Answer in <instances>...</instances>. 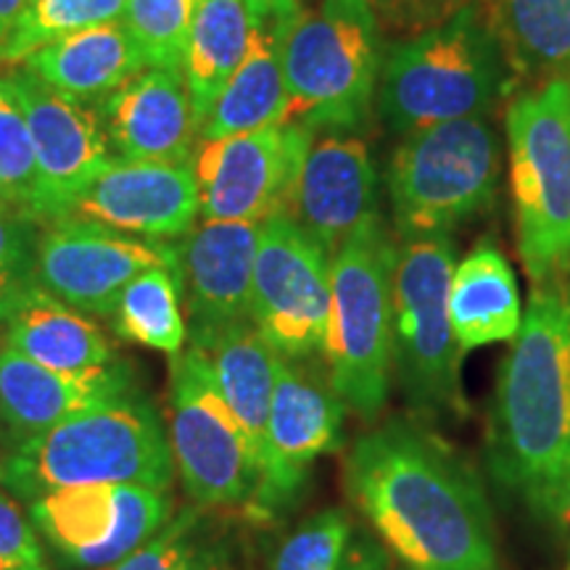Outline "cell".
<instances>
[{"label":"cell","instance_id":"cell-42","mask_svg":"<svg viewBox=\"0 0 570 570\" xmlns=\"http://www.w3.org/2000/svg\"><path fill=\"white\" fill-rule=\"evenodd\" d=\"M568 508H570V502H568Z\"/></svg>","mask_w":570,"mask_h":570},{"label":"cell","instance_id":"cell-4","mask_svg":"<svg viewBox=\"0 0 570 570\" xmlns=\"http://www.w3.org/2000/svg\"><path fill=\"white\" fill-rule=\"evenodd\" d=\"M0 479L27 502L67 487L169 491L175 460L159 412L132 391L13 444Z\"/></svg>","mask_w":570,"mask_h":570},{"label":"cell","instance_id":"cell-22","mask_svg":"<svg viewBox=\"0 0 570 570\" xmlns=\"http://www.w3.org/2000/svg\"><path fill=\"white\" fill-rule=\"evenodd\" d=\"M132 391L135 381L125 362L96 373L69 375L35 365L11 346L0 348V420L9 428L13 444Z\"/></svg>","mask_w":570,"mask_h":570},{"label":"cell","instance_id":"cell-14","mask_svg":"<svg viewBox=\"0 0 570 570\" xmlns=\"http://www.w3.org/2000/svg\"><path fill=\"white\" fill-rule=\"evenodd\" d=\"M154 267L180 269L177 246L75 217L53 219L38 235L35 283L85 315L109 317L127 285Z\"/></svg>","mask_w":570,"mask_h":570},{"label":"cell","instance_id":"cell-1","mask_svg":"<svg viewBox=\"0 0 570 570\" xmlns=\"http://www.w3.org/2000/svg\"><path fill=\"white\" fill-rule=\"evenodd\" d=\"M346 494L410 570H497V533L479 475L417 420L354 441Z\"/></svg>","mask_w":570,"mask_h":570},{"label":"cell","instance_id":"cell-21","mask_svg":"<svg viewBox=\"0 0 570 570\" xmlns=\"http://www.w3.org/2000/svg\"><path fill=\"white\" fill-rule=\"evenodd\" d=\"M119 159L190 164L198 119L180 69H146L96 101Z\"/></svg>","mask_w":570,"mask_h":570},{"label":"cell","instance_id":"cell-26","mask_svg":"<svg viewBox=\"0 0 570 570\" xmlns=\"http://www.w3.org/2000/svg\"><path fill=\"white\" fill-rule=\"evenodd\" d=\"M202 352L209 360L214 381L223 391L227 407L244 425L262 468L269 407H273L283 356L262 338L254 323L233 325L230 331L219 333L217 338L202 346Z\"/></svg>","mask_w":570,"mask_h":570},{"label":"cell","instance_id":"cell-38","mask_svg":"<svg viewBox=\"0 0 570 570\" xmlns=\"http://www.w3.org/2000/svg\"><path fill=\"white\" fill-rule=\"evenodd\" d=\"M338 570H410L370 537H352Z\"/></svg>","mask_w":570,"mask_h":570},{"label":"cell","instance_id":"cell-23","mask_svg":"<svg viewBox=\"0 0 570 570\" xmlns=\"http://www.w3.org/2000/svg\"><path fill=\"white\" fill-rule=\"evenodd\" d=\"M0 325L6 331V346L56 373L82 375L122 362L101 327L38 283L9 306Z\"/></svg>","mask_w":570,"mask_h":570},{"label":"cell","instance_id":"cell-20","mask_svg":"<svg viewBox=\"0 0 570 570\" xmlns=\"http://www.w3.org/2000/svg\"><path fill=\"white\" fill-rule=\"evenodd\" d=\"M304 11L302 0H246V56L206 114L198 140H219L283 125L288 106L283 53Z\"/></svg>","mask_w":570,"mask_h":570},{"label":"cell","instance_id":"cell-34","mask_svg":"<svg viewBox=\"0 0 570 570\" xmlns=\"http://www.w3.org/2000/svg\"><path fill=\"white\" fill-rule=\"evenodd\" d=\"M38 235L32 217L0 204V320L9 312V306L35 285Z\"/></svg>","mask_w":570,"mask_h":570},{"label":"cell","instance_id":"cell-18","mask_svg":"<svg viewBox=\"0 0 570 570\" xmlns=\"http://www.w3.org/2000/svg\"><path fill=\"white\" fill-rule=\"evenodd\" d=\"M377 212V173L356 132H317L298 169L288 217L327 254Z\"/></svg>","mask_w":570,"mask_h":570},{"label":"cell","instance_id":"cell-35","mask_svg":"<svg viewBox=\"0 0 570 570\" xmlns=\"http://www.w3.org/2000/svg\"><path fill=\"white\" fill-rule=\"evenodd\" d=\"M109 570H212L196 531L194 512H180L146 544Z\"/></svg>","mask_w":570,"mask_h":570},{"label":"cell","instance_id":"cell-10","mask_svg":"<svg viewBox=\"0 0 570 570\" xmlns=\"http://www.w3.org/2000/svg\"><path fill=\"white\" fill-rule=\"evenodd\" d=\"M169 449L194 502L204 508L254 502L262 483L259 458L196 346L173 356Z\"/></svg>","mask_w":570,"mask_h":570},{"label":"cell","instance_id":"cell-9","mask_svg":"<svg viewBox=\"0 0 570 570\" xmlns=\"http://www.w3.org/2000/svg\"><path fill=\"white\" fill-rule=\"evenodd\" d=\"M449 233L417 235L399 244L394 267L391 362L399 391L420 420L462 412V348L449 320V283L454 273Z\"/></svg>","mask_w":570,"mask_h":570},{"label":"cell","instance_id":"cell-39","mask_svg":"<svg viewBox=\"0 0 570 570\" xmlns=\"http://www.w3.org/2000/svg\"><path fill=\"white\" fill-rule=\"evenodd\" d=\"M27 6V0H0V42H3L6 35L11 32L13 21Z\"/></svg>","mask_w":570,"mask_h":570},{"label":"cell","instance_id":"cell-31","mask_svg":"<svg viewBox=\"0 0 570 570\" xmlns=\"http://www.w3.org/2000/svg\"><path fill=\"white\" fill-rule=\"evenodd\" d=\"M202 0H127L122 21L148 69H180Z\"/></svg>","mask_w":570,"mask_h":570},{"label":"cell","instance_id":"cell-11","mask_svg":"<svg viewBox=\"0 0 570 570\" xmlns=\"http://www.w3.org/2000/svg\"><path fill=\"white\" fill-rule=\"evenodd\" d=\"M331 259L288 214L259 227L252 323L283 360L323 352L331 315Z\"/></svg>","mask_w":570,"mask_h":570},{"label":"cell","instance_id":"cell-2","mask_svg":"<svg viewBox=\"0 0 570 570\" xmlns=\"http://www.w3.org/2000/svg\"><path fill=\"white\" fill-rule=\"evenodd\" d=\"M497 377L489 468L533 515L562 518L570 502V277L533 285Z\"/></svg>","mask_w":570,"mask_h":570},{"label":"cell","instance_id":"cell-27","mask_svg":"<svg viewBox=\"0 0 570 570\" xmlns=\"http://www.w3.org/2000/svg\"><path fill=\"white\" fill-rule=\"evenodd\" d=\"M483 13L512 75L570 77V0H487Z\"/></svg>","mask_w":570,"mask_h":570},{"label":"cell","instance_id":"cell-40","mask_svg":"<svg viewBox=\"0 0 570 570\" xmlns=\"http://www.w3.org/2000/svg\"><path fill=\"white\" fill-rule=\"evenodd\" d=\"M0 204H3V202H0ZM6 206H9V204H6Z\"/></svg>","mask_w":570,"mask_h":570},{"label":"cell","instance_id":"cell-28","mask_svg":"<svg viewBox=\"0 0 570 570\" xmlns=\"http://www.w3.org/2000/svg\"><path fill=\"white\" fill-rule=\"evenodd\" d=\"M246 46V0H202L183 59V77L194 101L198 130L244 61Z\"/></svg>","mask_w":570,"mask_h":570},{"label":"cell","instance_id":"cell-29","mask_svg":"<svg viewBox=\"0 0 570 570\" xmlns=\"http://www.w3.org/2000/svg\"><path fill=\"white\" fill-rule=\"evenodd\" d=\"M183 275L175 267H154L135 277L119 294L111 327L127 344L180 354L188 327L180 309Z\"/></svg>","mask_w":570,"mask_h":570},{"label":"cell","instance_id":"cell-32","mask_svg":"<svg viewBox=\"0 0 570 570\" xmlns=\"http://www.w3.org/2000/svg\"><path fill=\"white\" fill-rule=\"evenodd\" d=\"M40 183L27 117L0 75V202L35 219Z\"/></svg>","mask_w":570,"mask_h":570},{"label":"cell","instance_id":"cell-5","mask_svg":"<svg viewBox=\"0 0 570 570\" xmlns=\"http://www.w3.org/2000/svg\"><path fill=\"white\" fill-rule=\"evenodd\" d=\"M399 246L381 214L362 223L331 259V315L325 333L327 383L344 407L375 420L386 407L391 375V320Z\"/></svg>","mask_w":570,"mask_h":570},{"label":"cell","instance_id":"cell-16","mask_svg":"<svg viewBox=\"0 0 570 570\" xmlns=\"http://www.w3.org/2000/svg\"><path fill=\"white\" fill-rule=\"evenodd\" d=\"M344 402L327 381L283 360L267 420L262 483L252 508L273 515L298 494L309 465L336 452L344 431Z\"/></svg>","mask_w":570,"mask_h":570},{"label":"cell","instance_id":"cell-30","mask_svg":"<svg viewBox=\"0 0 570 570\" xmlns=\"http://www.w3.org/2000/svg\"><path fill=\"white\" fill-rule=\"evenodd\" d=\"M127 0H27L11 32L0 42V63L19 67L35 51L88 27L119 21Z\"/></svg>","mask_w":570,"mask_h":570},{"label":"cell","instance_id":"cell-8","mask_svg":"<svg viewBox=\"0 0 570 570\" xmlns=\"http://www.w3.org/2000/svg\"><path fill=\"white\" fill-rule=\"evenodd\" d=\"M502 154L487 117L454 119L404 135L386 185L399 240L452 233L494 204Z\"/></svg>","mask_w":570,"mask_h":570},{"label":"cell","instance_id":"cell-15","mask_svg":"<svg viewBox=\"0 0 570 570\" xmlns=\"http://www.w3.org/2000/svg\"><path fill=\"white\" fill-rule=\"evenodd\" d=\"M3 77L24 111L38 159L40 196L35 223H53L67 214L85 185L117 159L101 109L98 104L61 96L24 67L6 71Z\"/></svg>","mask_w":570,"mask_h":570},{"label":"cell","instance_id":"cell-7","mask_svg":"<svg viewBox=\"0 0 570 570\" xmlns=\"http://www.w3.org/2000/svg\"><path fill=\"white\" fill-rule=\"evenodd\" d=\"M515 240L533 285L570 277V80L520 90L504 114Z\"/></svg>","mask_w":570,"mask_h":570},{"label":"cell","instance_id":"cell-12","mask_svg":"<svg viewBox=\"0 0 570 570\" xmlns=\"http://www.w3.org/2000/svg\"><path fill=\"white\" fill-rule=\"evenodd\" d=\"M315 132L298 125L198 140L194 167L204 223H256L288 214L296 177Z\"/></svg>","mask_w":570,"mask_h":570},{"label":"cell","instance_id":"cell-41","mask_svg":"<svg viewBox=\"0 0 570 570\" xmlns=\"http://www.w3.org/2000/svg\"><path fill=\"white\" fill-rule=\"evenodd\" d=\"M302 3H306V0H302Z\"/></svg>","mask_w":570,"mask_h":570},{"label":"cell","instance_id":"cell-36","mask_svg":"<svg viewBox=\"0 0 570 570\" xmlns=\"http://www.w3.org/2000/svg\"><path fill=\"white\" fill-rule=\"evenodd\" d=\"M0 570H48L32 520L0 489Z\"/></svg>","mask_w":570,"mask_h":570},{"label":"cell","instance_id":"cell-37","mask_svg":"<svg viewBox=\"0 0 570 570\" xmlns=\"http://www.w3.org/2000/svg\"><path fill=\"white\" fill-rule=\"evenodd\" d=\"M381 24L396 32H417L439 24L470 0H370Z\"/></svg>","mask_w":570,"mask_h":570},{"label":"cell","instance_id":"cell-17","mask_svg":"<svg viewBox=\"0 0 570 570\" xmlns=\"http://www.w3.org/2000/svg\"><path fill=\"white\" fill-rule=\"evenodd\" d=\"M202 212L190 164L114 159L77 194L63 217L146 240L185 238Z\"/></svg>","mask_w":570,"mask_h":570},{"label":"cell","instance_id":"cell-3","mask_svg":"<svg viewBox=\"0 0 570 570\" xmlns=\"http://www.w3.org/2000/svg\"><path fill=\"white\" fill-rule=\"evenodd\" d=\"M510 67L479 3L399 40L383 56L377 114L396 135L487 117L510 88Z\"/></svg>","mask_w":570,"mask_h":570},{"label":"cell","instance_id":"cell-43","mask_svg":"<svg viewBox=\"0 0 570 570\" xmlns=\"http://www.w3.org/2000/svg\"><path fill=\"white\" fill-rule=\"evenodd\" d=\"M568 80H570V77H568Z\"/></svg>","mask_w":570,"mask_h":570},{"label":"cell","instance_id":"cell-13","mask_svg":"<svg viewBox=\"0 0 570 570\" xmlns=\"http://www.w3.org/2000/svg\"><path fill=\"white\" fill-rule=\"evenodd\" d=\"M173 515L169 491L67 487L30 502V520L53 552L82 570H109L159 533Z\"/></svg>","mask_w":570,"mask_h":570},{"label":"cell","instance_id":"cell-19","mask_svg":"<svg viewBox=\"0 0 570 570\" xmlns=\"http://www.w3.org/2000/svg\"><path fill=\"white\" fill-rule=\"evenodd\" d=\"M259 227L256 223H204L177 246L190 346L202 348L233 325L252 323Z\"/></svg>","mask_w":570,"mask_h":570},{"label":"cell","instance_id":"cell-44","mask_svg":"<svg viewBox=\"0 0 570 570\" xmlns=\"http://www.w3.org/2000/svg\"><path fill=\"white\" fill-rule=\"evenodd\" d=\"M568 570H570V568H568Z\"/></svg>","mask_w":570,"mask_h":570},{"label":"cell","instance_id":"cell-25","mask_svg":"<svg viewBox=\"0 0 570 570\" xmlns=\"http://www.w3.org/2000/svg\"><path fill=\"white\" fill-rule=\"evenodd\" d=\"M449 320L462 354L518 336L523 306L510 262L494 240L483 238L454 265L449 283Z\"/></svg>","mask_w":570,"mask_h":570},{"label":"cell","instance_id":"cell-6","mask_svg":"<svg viewBox=\"0 0 570 570\" xmlns=\"http://www.w3.org/2000/svg\"><path fill=\"white\" fill-rule=\"evenodd\" d=\"M383 67L381 19L370 0H320L306 9L283 53V125L356 132L370 122Z\"/></svg>","mask_w":570,"mask_h":570},{"label":"cell","instance_id":"cell-33","mask_svg":"<svg viewBox=\"0 0 570 570\" xmlns=\"http://www.w3.org/2000/svg\"><path fill=\"white\" fill-rule=\"evenodd\" d=\"M348 541L352 520L344 510L315 512L277 547L269 570H338Z\"/></svg>","mask_w":570,"mask_h":570},{"label":"cell","instance_id":"cell-24","mask_svg":"<svg viewBox=\"0 0 570 570\" xmlns=\"http://www.w3.org/2000/svg\"><path fill=\"white\" fill-rule=\"evenodd\" d=\"M21 67L61 96L96 104L146 71L148 63L119 19L67 35L35 51Z\"/></svg>","mask_w":570,"mask_h":570}]
</instances>
